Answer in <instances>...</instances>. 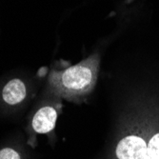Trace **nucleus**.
<instances>
[{"instance_id":"f257e3e1","label":"nucleus","mask_w":159,"mask_h":159,"mask_svg":"<svg viewBox=\"0 0 159 159\" xmlns=\"http://www.w3.org/2000/svg\"><path fill=\"white\" fill-rule=\"evenodd\" d=\"M92 70L82 65L70 67L62 75L64 86L70 90H83L92 82Z\"/></svg>"},{"instance_id":"f03ea898","label":"nucleus","mask_w":159,"mask_h":159,"mask_svg":"<svg viewBox=\"0 0 159 159\" xmlns=\"http://www.w3.org/2000/svg\"><path fill=\"white\" fill-rule=\"evenodd\" d=\"M147 144L141 137L129 135L123 138L116 147L119 159H137L147 151Z\"/></svg>"},{"instance_id":"7ed1b4c3","label":"nucleus","mask_w":159,"mask_h":159,"mask_svg":"<svg viewBox=\"0 0 159 159\" xmlns=\"http://www.w3.org/2000/svg\"><path fill=\"white\" fill-rule=\"evenodd\" d=\"M57 113L52 107H44L40 109L34 116L33 128L38 134H47L55 126Z\"/></svg>"},{"instance_id":"20e7f679","label":"nucleus","mask_w":159,"mask_h":159,"mask_svg":"<svg viewBox=\"0 0 159 159\" xmlns=\"http://www.w3.org/2000/svg\"><path fill=\"white\" fill-rule=\"evenodd\" d=\"M3 98L10 105L20 103L26 96V88L19 79L11 80L3 89Z\"/></svg>"},{"instance_id":"39448f33","label":"nucleus","mask_w":159,"mask_h":159,"mask_svg":"<svg viewBox=\"0 0 159 159\" xmlns=\"http://www.w3.org/2000/svg\"><path fill=\"white\" fill-rule=\"evenodd\" d=\"M137 159H159V134L150 140L147 151Z\"/></svg>"},{"instance_id":"423d86ee","label":"nucleus","mask_w":159,"mask_h":159,"mask_svg":"<svg viewBox=\"0 0 159 159\" xmlns=\"http://www.w3.org/2000/svg\"><path fill=\"white\" fill-rule=\"evenodd\" d=\"M0 159H20V156L14 150L7 148L0 151Z\"/></svg>"}]
</instances>
